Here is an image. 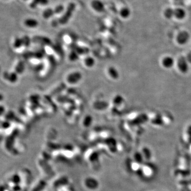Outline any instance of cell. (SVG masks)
<instances>
[{
  "instance_id": "cell-18",
  "label": "cell",
  "mask_w": 191,
  "mask_h": 191,
  "mask_svg": "<svg viewBox=\"0 0 191 191\" xmlns=\"http://www.w3.org/2000/svg\"><path fill=\"white\" fill-rule=\"evenodd\" d=\"M24 1H27V0H24Z\"/></svg>"
},
{
  "instance_id": "cell-3",
  "label": "cell",
  "mask_w": 191,
  "mask_h": 191,
  "mask_svg": "<svg viewBox=\"0 0 191 191\" xmlns=\"http://www.w3.org/2000/svg\"><path fill=\"white\" fill-rule=\"evenodd\" d=\"M190 38V35L188 31H182L176 36V42L180 45H184L188 43Z\"/></svg>"
},
{
  "instance_id": "cell-14",
  "label": "cell",
  "mask_w": 191,
  "mask_h": 191,
  "mask_svg": "<svg viewBox=\"0 0 191 191\" xmlns=\"http://www.w3.org/2000/svg\"><path fill=\"white\" fill-rule=\"evenodd\" d=\"M24 44L23 39L20 38H16L15 39L13 43V46L15 48H19Z\"/></svg>"
},
{
  "instance_id": "cell-12",
  "label": "cell",
  "mask_w": 191,
  "mask_h": 191,
  "mask_svg": "<svg viewBox=\"0 0 191 191\" xmlns=\"http://www.w3.org/2000/svg\"><path fill=\"white\" fill-rule=\"evenodd\" d=\"M55 14L54 9H51V8H48L46 10H45L43 13V16L44 18H45V19H49L51 17H52Z\"/></svg>"
},
{
  "instance_id": "cell-1",
  "label": "cell",
  "mask_w": 191,
  "mask_h": 191,
  "mask_svg": "<svg viewBox=\"0 0 191 191\" xmlns=\"http://www.w3.org/2000/svg\"><path fill=\"white\" fill-rule=\"evenodd\" d=\"M75 8H76L75 4L73 3L69 4V6L68 7L64 14L58 20V23L61 25H65L68 23V22L69 21L71 18L72 17L73 12L75 10Z\"/></svg>"
},
{
  "instance_id": "cell-15",
  "label": "cell",
  "mask_w": 191,
  "mask_h": 191,
  "mask_svg": "<svg viewBox=\"0 0 191 191\" xmlns=\"http://www.w3.org/2000/svg\"><path fill=\"white\" fill-rule=\"evenodd\" d=\"M54 10L55 15H58L64 11V7L61 4L58 5L54 8Z\"/></svg>"
},
{
  "instance_id": "cell-5",
  "label": "cell",
  "mask_w": 191,
  "mask_h": 191,
  "mask_svg": "<svg viewBox=\"0 0 191 191\" xmlns=\"http://www.w3.org/2000/svg\"><path fill=\"white\" fill-rule=\"evenodd\" d=\"M161 64L165 69H171L175 64V60L171 56H165L161 60Z\"/></svg>"
},
{
  "instance_id": "cell-9",
  "label": "cell",
  "mask_w": 191,
  "mask_h": 191,
  "mask_svg": "<svg viewBox=\"0 0 191 191\" xmlns=\"http://www.w3.org/2000/svg\"><path fill=\"white\" fill-rule=\"evenodd\" d=\"M131 15V11L130 8L128 7H123L119 11V15L123 19H128Z\"/></svg>"
},
{
  "instance_id": "cell-4",
  "label": "cell",
  "mask_w": 191,
  "mask_h": 191,
  "mask_svg": "<svg viewBox=\"0 0 191 191\" xmlns=\"http://www.w3.org/2000/svg\"><path fill=\"white\" fill-rule=\"evenodd\" d=\"M91 6L95 11L98 12H103L105 10L104 3L101 0H92Z\"/></svg>"
},
{
  "instance_id": "cell-16",
  "label": "cell",
  "mask_w": 191,
  "mask_h": 191,
  "mask_svg": "<svg viewBox=\"0 0 191 191\" xmlns=\"http://www.w3.org/2000/svg\"><path fill=\"white\" fill-rule=\"evenodd\" d=\"M188 182H189V186H191V178L188 180Z\"/></svg>"
},
{
  "instance_id": "cell-10",
  "label": "cell",
  "mask_w": 191,
  "mask_h": 191,
  "mask_svg": "<svg viewBox=\"0 0 191 191\" xmlns=\"http://www.w3.org/2000/svg\"><path fill=\"white\" fill-rule=\"evenodd\" d=\"M141 153L142 154L144 160L149 161L151 158V151L149 149V148H147V147H144V148H143L142 150Z\"/></svg>"
},
{
  "instance_id": "cell-6",
  "label": "cell",
  "mask_w": 191,
  "mask_h": 191,
  "mask_svg": "<svg viewBox=\"0 0 191 191\" xmlns=\"http://www.w3.org/2000/svg\"><path fill=\"white\" fill-rule=\"evenodd\" d=\"M186 15L185 10L183 8L177 7L174 9V17L177 20H183L186 16Z\"/></svg>"
},
{
  "instance_id": "cell-8",
  "label": "cell",
  "mask_w": 191,
  "mask_h": 191,
  "mask_svg": "<svg viewBox=\"0 0 191 191\" xmlns=\"http://www.w3.org/2000/svg\"><path fill=\"white\" fill-rule=\"evenodd\" d=\"M49 2V0H33L30 4V7L32 9H35L39 6H47Z\"/></svg>"
},
{
  "instance_id": "cell-11",
  "label": "cell",
  "mask_w": 191,
  "mask_h": 191,
  "mask_svg": "<svg viewBox=\"0 0 191 191\" xmlns=\"http://www.w3.org/2000/svg\"><path fill=\"white\" fill-rule=\"evenodd\" d=\"M164 16L167 19H171L174 17V9L171 7H167L165 9L164 11Z\"/></svg>"
},
{
  "instance_id": "cell-17",
  "label": "cell",
  "mask_w": 191,
  "mask_h": 191,
  "mask_svg": "<svg viewBox=\"0 0 191 191\" xmlns=\"http://www.w3.org/2000/svg\"><path fill=\"white\" fill-rule=\"evenodd\" d=\"M174 1H183V0H174Z\"/></svg>"
},
{
  "instance_id": "cell-7",
  "label": "cell",
  "mask_w": 191,
  "mask_h": 191,
  "mask_svg": "<svg viewBox=\"0 0 191 191\" xmlns=\"http://www.w3.org/2000/svg\"><path fill=\"white\" fill-rule=\"evenodd\" d=\"M24 25L29 28H35L38 27L39 22L34 18H27L24 21Z\"/></svg>"
},
{
  "instance_id": "cell-2",
  "label": "cell",
  "mask_w": 191,
  "mask_h": 191,
  "mask_svg": "<svg viewBox=\"0 0 191 191\" xmlns=\"http://www.w3.org/2000/svg\"><path fill=\"white\" fill-rule=\"evenodd\" d=\"M189 63L188 62V60L186 58H179L177 62V67L179 71L183 74L188 73L189 70Z\"/></svg>"
},
{
  "instance_id": "cell-13",
  "label": "cell",
  "mask_w": 191,
  "mask_h": 191,
  "mask_svg": "<svg viewBox=\"0 0 191 191\" xmlns=\"http://www.w3.org/2000/svg\"><path fill=\"white\" fill-rule=\"evenodd\" d=\"M134 158L135 162L137 163V164L142 165L144 161V159L141 152H135Z\"/></svg>"
}]
</instances>
